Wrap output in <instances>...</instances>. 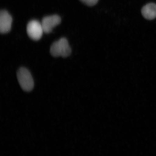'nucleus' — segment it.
Wrapping results in <instances>:
<instances>
[{"mask_svg": "<svg viewBox=\"0 0 156 156\" xmlns=\"http://www.w3.org/2000/svg\"><path fill=\"white\" fill-rule=\"evenodd\" d=\"M72 53L71 48L66 38H61L52 44L50 48V53L52 56L66 58Z\"/></svg>", "mask_w": 156, "mask_h": 156, "instance_id": "obj_1", "label": "nucleus"}, {"mask_svg": "<svg viewBox=\"0 0 156 156\" xmlns=\"http://www.w3.org/2000/svg\"><path fill=\"white\" fill-rule=\"evenodd\" d=\"M17 78L20 85L23 91L30 92L34 89L33 78L27 69L20 68L17 72Z\"/></svg>", "mask_w": 156, "mask_h": 156, "instance_id": "obj_2", "label": "nucleus"}, {"mask_svg": "<svg viewBox=\"0 0 156 156\" xmlns=\"http://www.w3.org/2000/svg\"><path fill=\"white\" fill-rule=\"evenodd\" d=\"M27 32L29 37L35 41L40 40L44 33L41 23L36 20H30L28 23Z\"/></svg>", "mask_w": 156, "mask_h": 156, "instance_id": "obj_3", "label": "nucleus"}, {"mask_svg": "<svg viewBox=\"0 0 156 156\" xmlns=\"http://www.w3.org/2000/svg\"><path fill=\"white\" fill-rule=\"evenodd\" d=\"M61 22V17L58 15L46 16L43 18L42 26L45 34L51 33L53 28L59 25Z\"/></svg>", "mask_w": 156, "mask_h": 156, "instance_id": "obj_4", "label": "nucleus"}, {"mask_svg": "<svg viewBox=\"0 0 156 156\" xmlns=\"http://www.w3.org/2000/svg\"><path fill=\"white\" fill-rule=\"evenodd\" d=\"M13 19L11 15L6 10L0 12V32L1 34L8 33L11 30Z\"/></svg>", "mask_w": 156, "mask_h": 156, "instance_id": "obj_5", "label": "nucleus"}, {"mask_svg": "<svg viewBox=\"0 0 156 156\" xmlns=\"http://www.w3.org/2000/svg\"><path fill=\"white\" fill-rule=\"evenodd\" d=\"M141 14L145 19L152 20L156 18V5L154 3L147 4L143 7Z\"/></svg>", "mask_w": 156, "mask_h": 156, "instance_id": "obj_6", "label": "nucleus"}, {"mask_svg": "<svg viewBox=\"0 0 156 156\" xmlns=\"http://www.w3.org/2000/svg\"><path fill=\"white\" fill-rule=\"evenodd\" d=\"M80 1L87 5L93 6L97 4L98 0H80Z\"/></svg>", "mask_w": 156, "mask_h": 156, "instance_id": "obj_7", "label": "nucleus"}]
</instances>
